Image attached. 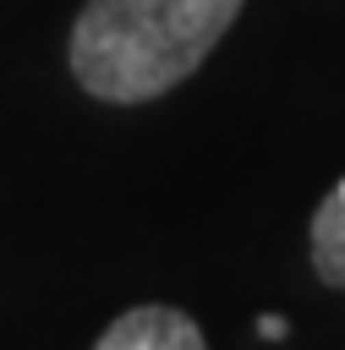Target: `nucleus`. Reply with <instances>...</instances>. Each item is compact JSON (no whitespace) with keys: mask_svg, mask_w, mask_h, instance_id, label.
<instances>
[{"mask_svg":"<svg viewBox=\"0 0 345 350\" xmlns=\"http://www.w3.org/2000/svg\"><path fill=\"white\" fill-rule=\"evenodd\" d=\"M246 0H88L71 22V77L104 104H148L181 88L230 33Z\"/></svg>","mask_w":345,"mask_h":350,"instance_id":"nucleus-1","label":"nucleus"},{"mask_svg":"<svg viewBox=\"0 0 345 350\" xmlns=\"http://www.w3.org/2000/svg\"><path fill=\"white\" fill-rule=\"evenodd\" d=\"M257 328H263V339H279V334H285V323H279V317H263Z\"/></svg>","mask_w":345,"mask_h":350,"instance_id":"nucleus-4","label":"nucleus"},{"mask_svg":"<svg viewBox=\"0 0 345 350\" xmlns=\"http://www.w3.org/2000/svg\"><path fill=\"white\" fill-rule=\"evenodd\" d=\"M312 273L334 290H345V175L312 213Z\"/></svg>","mask_w":345,"mask_h":350,"instance_id":"nucleus-3","label":"nucleus"},{"mask_svg":"<svg viewBox=\"0 0 345 350\" xmlns=\"http://www.w3.org/2000/svg\"><path fill=\"white\" fill-rule=\"evenodd\" d=\"M93 350H208V339H203L197 317H186L181 306L148 301V306L120 312V317L93 339Z\"/></svg>","mask_w":345,"mask_h":350,"instance_id":"nucleus-2","label":"nucleus"}]
</instances>
